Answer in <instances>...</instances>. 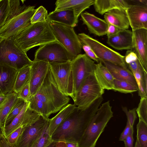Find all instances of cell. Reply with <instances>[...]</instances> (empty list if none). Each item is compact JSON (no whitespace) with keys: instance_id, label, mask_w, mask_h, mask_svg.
Segmentation results:
<instances>
[{"instance_id":"obj_32","label":"cell","mask_w":147,"mask_h":147,"mask_svg":"<svg viewBox=\"0 0 147 147\" xmlns=\"http://www.w3.org/2000/svg\"><path fill=\"white\" fill-rule=\"evenodd\" d=\"M26 102L27 101L22 98L18 97L17 100L12 107L7 117L4 127L10 123L19 114Z\"/></svg>"},{"instance_id":"obj_21","label":"cell","mask_w":147,"mask_h":147,"mask_svg":"<svg viewBox=\"0 0 147 147\" xmlns=\"http://www.w3.org/2000/svg\"><path fill=\"white\" fill-rule=\"evenodd\" d=\"M46 21L54 22L74 28L78 22L74 11L65 10L58 11H53L49 13Z\"/></svg>"},{"instance_id":"obj_2","label":"cell","mask_w":147,"mask_h":147,"mask_svg":"<svg viewBox=\"0 0 147 147\" xmlns=\"http://www.w3.org/2000/svg\"><path fill=\"white\" fill-rule=\"evenodd\" d=\"M103 100L102 96L96 100L84 110H75L56 129L51 136L53 141L78 142L89 122L96 113Z\"/></svg>"},{"instance_id":"obj_4","label":"cell","mask_w":147,"mask_h":147,"mask_svg":"<svg viewBox=\"0 0 147 147\" xmlns=\"http://www.w3.org/2000/svg\"><path fill=\"white\" fill-rule=\"evenodd\" d=\"M13 38L16 44L26 53L34 47L57 41L47 21L31 24Z\"/></svg>"},{"instance_id":"obj_47","label":"cell","mask_w":147,"mask_h":147,"mask_svg":"<svg viewBox=\"0 0 147 147\" xmlns=\"http://www.w3.org/2000/svg\"><path fill=\"white\" fill-rule=\"evenodd\" d=\"M56 141H53L47 147H55L56 144Z\"/></svg>"},{"instance_id":"obj_10","label":"cell","mask_w":147,"mask_h":147,"mask_svg":"<svg viewBox=\"0 0 147 147\" xmlns=\"http://www.w3.org/2000/svg\"><path fill=\"white\" fill-rule=\"evenodd\" d=\"M71 61L62 63H49V67L60 91L74 100V85Z\"/></svg>"},{"instance_id":"obj_46","label":"cell","mask_w":147,"mask_h":147,"mask_svg":"<svg viewBox=\"0 0 147 147\" xmlns=\"http://www.w3.org/2000/svg\"><path fill=\"white\" fill-rule=\"evenodd\" d=\"M7 96V94L0 95V105L5 100Z\"/></svg>"},{"instance_id":"obj_18","label":"cell","mask_w":147,"mask_h":147,"mask_svg":"<svg viewBox=\"0 0 147 147\" xmlns=\"http://www.w3.org/2000/svg\"><path fill=\"white\" fill-rule=\"evenodd\" d=\"M18 70L0 64V95L13 92L16 77Z\"/></svg>"},{"instance_id":"obj_13","label":"cell","mask_w":147,"mask_h":147,"mask_svg":"<svg viewBox=\"0 0 147 147\" xmlns=\"http://www.w3.org/2000/svg\"><path fill=\"white\" fill-rule=\"evenodd\" d=\"M49 119L41 115L34 123L26 127L15 144L16 147H32L41 135Z\"/></svg>"},{"instance_id":"obj_40","label":"cell","mask_w":147,"mask_h":147,"mask_svg":"<svg viewBox=\"0 0 147 147\" xmlns=\"http://www.w3.org/2000/svg\"><path fill=\"white\" fill-rule=\"evenodd\" d=\"M82 44V43H81ZM82 44V48L85 53V54L90 59L96 61L97 63L100 62L97 57L90 47L87 45Z\"/></svg>"},{"instance_id":"obj_44","label":"cell","mask_w":147,"mask_h":147,"mask_svg":"<svg viewBox=\"0 0 147 147\" xmlns=\"http://www.w3.org/2000/svg\"><path fill=\"white\" fill-rule=\"evenodd\" d=\"M65 142L67 147H78V142L70 141Z\"/></svg>"},{"instance_id":"obj_12","label":"cell","mask_w":147,"mask_h":147,"mask_svg":"<svg viewBox=\"0 0 147 147\" xmlns=\"http://www.w3.org/2000/svg\"><path fill=\"white\" fill-rule=\"evenodd\" d=\"M71 65L74 99L76 92L84 81L94 73L96 64L85 54H80L71 61Z\"/></svg>"},{"instance_id":"obj_33","label":"cell","mask_w":147,"mask_h":147,"mask_svg":"<svg viewBox=\"0 0 147 147\" xmlns=\"http://www.w3.org/2000/svg\"><path fill=\"white\" fill-rule=\"evenodd\" d=\"M136 129L137 138L140 147H147V124L139 119Z\"/></svg>"},{"instance_id":"obj_20","label":"cell","mask_w":147,"mask_h":147,"mask_svg":"<svg viewBox=\"0 0 147 147\" xmlns=\"http://www.w3.org/2000/svg\"><path fill=\"white\" fill-rule=\"evenodd\" d=\"M107 43L117 50L133 49L134 47L132 31L128 29L123 30L108 37Z\"/></svg>"},{"instance_id":"obj_19","label":"cell","mask_w":147,"mask_h":147,"mask_svg":"<svg viewBox=\"0 0 147 147\" xmlns=\"http://www.w3.org/2000/svg\"><path fill=\"white\" fill-rule=\"evenodd\" d=\"M95 0H57L55 11L68 10L74 11L77 18L86 9L93 5Z\"/></svg>"},{"instance_id":"obj_5","label":"cell","mask_w":147,"mask_h":147,"mask_svg":"<svg viewBox=\"0 0 147 147\" xmlns=\"http://www.w3.org/2000/svg\"><path fill=\"white\" fill-rule=\"evenodd\" d=\"M109 101L102 104L89 122L81 138L78 147H95L100 136L113 116Z\"/></svg>"},{"instance_id":"obj_25","label":"cell","mask_w":147,"mask_h":147,"mask_svg":"<svg viewBox=\"0 0 147 147\" xmlns=\"http://www.w3.org/2000/svg\"><path fill=\"white\" fill-rule=\"evenodd\" d=\"M101 62L109 70L115 79L127 81L138 87L133 74L128 69L106 61Z\"/></svg>"},{"instance_id":"obj_27","label":"cell","mask_w":147,"mask_h":147,"mask_svg":"<svg viewBox=\"0 0 147 147\" xmlns=\"http://www.w3.org/2000/svg\"><path fill=\"white\" fill-rule=\"evenodd\" d=\"M18 98L17 94L14 92L9 93L5 100L0 105V136L1 129L4 127L7 117Z\"/></svg>"},{"instance_id":"obj_39","label":"cell","mask_w":147,"mask_h":147,"mask_svg":"<svg viewBox=\"0 0 147 147\" xmlns=\"http://www.w3.org/2000/svg\"><path fill=\"white\" fill-rule=\"evenodd\" d=\"M18 96L28 102L30 97L29 82L24 85L17 94Z\"/></svg>"},{"instance_id":"obj_22","label":"cell","mask_w":147,"mask_h":147,"mask_svg":"<svg viewBox=\"0 0 147 147\" xmlns=\"http://www.w3.org/2000/svg\"><path fill=\"white\" fill-rule=\"evenodd\" d=\"M104 20L109 24L115 26L122 29H128L129 21L125 10L114 9L104 14Z\"/></svg>"},{"instance_id":"obj_1","label":"cell","mask_w":147,"mask_h":147,"mask_svg":"<svg viewBox=\"0 0 147 147\" xmlns=\"http://www.w3.org/2000/svg\"><path fill=\"white\" fill-rule=\"evenodd\" d=\"M69 100L59 89L49 67L42 85L28 102L30 108L49 118L67 105Z\"/></svg>"},{"instance_id":"obj_36","label":"cell","mask_w":147,"mask_h":147,"mask_svg":"<svg viewBox=\"0 0 147 147\" xmlns=\"http://www.w3.org/2000/svg\"><path fill=\"white\" fill-rule=\"evenodd\" d=\"M47 11L43 6H40L36 9L31 19V24L43 22L46 21Z\"/></svg>"},{"instance_id":"obj_37","label":"cell","mask_w":147,"mask_h":147,"mask_svg":"<svg viewBox=\"0 0 147 147\" xmlns=\"http://www.w3.org/2000/svg\"><path fill=\"white\" fill-rule=\"evenodd\" d=\"M136 112L139 119L147 124V97L141 98L138 107L136 108Z\"/></svg>"},{"instance_id":"obj_49","label":"cell","mask_w":147,"mask_h":147,"mask_svg":"<svg viewBox=\"0 0 147 147\" xmlns=\"http://www.w3.org/2000/svg\"><path fill=\"white\" fill-rule=\"evenodd\" d=\"M3 38H2L0 37V42L3 40Z\"/></svg>"},{"instance_id":"obj_3","label":"cell","mask_w":147,"mask_h":147,"mask_svg":"<svg viewBox=\"0 0 147 147\" xmlns=\"http://www.w3.org/2000/svg\"><path fill=\"white\" fill-rule=\"evenodd\" d=\"M10 9L7 20L0 29V37L13 38L31 24L35 6L20 5L19 0H9Z\"/></svg>"},{"instance_id":"obj_9","label":"cell","mask_w":147,"mask_h":147,"mask_svg":"<svg viewBox=\"0 0 147 147\" xmlns=\"http://www.w3.org/2000/svg\"><path fill=\"white\" fill-rule=\"evenodd\" d=\"M78 36L82 44L89 46L100 62L107 61L128 69L124 56L84 33L78 34Z\"/></svg>"},{"instance_id":"obj_14","label":"cell","mask_w":147,"mask_h":147,"mask_svg":"<svg viewBox=\"0 0 147 147\" xmlns=\"http://www.w3.org/2000/svg\"><path fill=\"white\" fill-rule=\"evenodd\" d=\"M132 31L147 29V6L140 4L130 5L125 10Z\"/></svg>"},{"instance_id":"obj_23","label":"cell","mask_w":147,"mask_h":147,"mask_svg":"<svg viewBox=\"0 0 147 147\" xmlns=\"http://www.w3.org/2000/svg\"><path fill=\"white\" fill-rule=\"evenodd\" d=\"M94 74L98 82L103 89H113L115 79L101 62L100 61L96 64Z\"/></svg>"},{"instance_id":"obj_42","label":"cell","mask_w":147,"mask_h":147,"mask_svg":"<svg viewBox=\"0 0 147 147\" xmlns=\"http://www.w3.org/2000/svg\"><path fill=\"white\" fill-rule=\"evenodd\" d=\"M108 24L107 30L106 35L107 37L114 35L120 31L123 30L121 29L118 27L111 24Z\"/></svg>"},{"instance_id":"obj_28","label":"cell","mask_w":147,"mask_h":147,"mask_svg":"<svg viewBox=\"0 0 147 147\" xmlns=\"http://www.w3.org/2000/svg\"><path fill=\"white\" fill-rule=\"evenodd\" d=\"M30 65L18 70L15 83L13 92L17 94L20 90L29 82Z\"/></svg>"},{"instance_id":"obj_17","label":"cell","mask_w":147,"mask_h":147,"mask_svg":"<svg viewBox=\"0 0 147 147\" xmlns=\"http://www.w3.org/2000/svg\"><path fill=\"white\" fill-rule=\"evenodd\" d=\"M80 15L83 24L86 26L90 33L99 36L106 34L108 24L104 20L87 12Z\"/></svg>"},{"instance_id":"obj_31","label":"cell","mask_w":147,"mask_h":147,"mask_svg":"<svg viewBox=\"0 0 147 147\" xmlns=\"http://www.w3.org/2000/svg\"><path fill=\"white\" fill-rule=\"evenodd\" d=\"M123 93H131L138 91V87L124 81L115 79L114 88L113 90Z\"/></svg>"},{"instance_id":"obj_38","label":"cell","mask_w":147,"mask_h":147,"mask_svg":"<svg viewBox=\"0 0 147 147\" xmlns=\"http://www.w3.org/2000/svg\"><path fill=\"white\" fill-rule=\"evenodd\" d=\"M136 109V108H134L128 111L126 107H122L123 111L126 115L127 120L129 122L132 127H133L135 120L137 118Z\"/></svg>"},{"instance_id":"obj_6","label":"cell","mask_w":147,"mask_h":147,"mask_svg":"<svg viewBox=\"0 0 147 147\" xmlns=\"http://www.w3.org/2000/svg\"><path fill=\"white\" fill-rule=\"evenodd\" d=\"M32 62L16 44L13 38L3 39L0 42V64L19 70L31 65Z\"/></svg>"},{"instance_id":"obj_15","label":"cell","mask_w":147,"mask_h":147,"mask_svg":"<svg viewBox=\"0 0 147 147\" xmlns=\"http://www.w3.org/2000/svg\"><path fill=\"white\" fill-rule=\"evenodd\" d=\"M49 67V64L47 62L41 61H33L30 65L29 98L36 93L42 85Z\"/></svg>"},{"instance_id":"obj_16","label":"cell","mask_w":147,"mask_h":147,"mask_svg":"<svg viewBox=\"0 0 147 147\" xmlns=\"http://www.w3.org/2000/svg\"><path fill=\"white\" fill-rule=\"evenodd\" d=\"M133 49L144 71L147 72V29L132 31Z\"/></svg>"},{"instance_id":"obj_48","label":"cell","mask_w":147,"mask_h":147,"mask_svg":"<svg viewBox=\"0 0 147 147\" xmlns=\"http://www.w3.org/2000/svg\"><path fill=\"white\" fill-rule=\"evenodd\" d=\"M134 147H140L139 142L138 139L137 138Z\"/></svg>"},{"instance_id":"obj_24","label":"cell","mask_w":147,"mask_h":147,"mask_svg":"<svg viewBox=\"0 0 147 147\" xmlns=\"http://www.w3.org/2000/svg\"><path fill=\"white\" fill-rule=\"evenodd\" d=\"M129 5L124 0H95L93 5L95 11L103 15L114 9L125 10Z\"/></svg>"},{"instance_id":"obj_11","label":"cell","mask_w":147,"mask_h":147,"mask_svg":"<svg viewBox=\"0 0 147 147\" xmlns=\"http://www.w3.org/2000/svg\"><path fill=\"white\" fill-rule=\"evenodd\" d=\"M73 59L67 50L57 41L40 46L34 55L33 61H41L49 63H62Z\"/></svg>"},{"instance_id":"obj_34","label":"cell","mask_w":147,"mask_h":147,"mask_svg":"<svg viewBox=\"0 0 147 147\" xmlns=\"http://www.w3.org/2000/svg\"><path fill=\"white\" fill-rule=\"evenodd\" d=\"M49 119L46 122L41 135L32 147H47L53 141L48 130Z\"/></svg>"},{"instance_id":"obj_43","label":"cell","mask_w":147,"mask_h":147,"mask_svg":"<svg viewBox=\"0 0 147 147\" xmlns=\"http://www.w3.org/2000/svg\"><path fill=\"white\" fill-rule=\"evenodd\" d=\"M133 127H131L129 122L127 120L126 127L121 133L119 138V140L123 141L128 134L130 129Z\"/></svg>"},{"instance_id":"obj_35","label":"cell","mask_w":147,"mask_h":147,"mask_svg":"<svg viewBox=\"0 0 147 147\" xmlns=\"http://www.w3.org/2000/svg\"><path fill=\"white\" fill-rule=\"evenodd\" d=\"M10 9L9 0H0V29L4 24Z\"/></svg>"},{"instance_id":"obj_26","label":"cell","mask_w":147,"mask_h":147,"mask_svg":"<svg viewBox=\"0 0 147 147\" xmlns=\"http://www.w3.org/2000/svg\"><path fill=\"white\" fill-rule=\"evenodd\" d=\"M76 107L74 104H67L55 116L49 119L48 130L51 136L57 127L75 110Z\"/></svg>"},{"instance_id":"obj_29","label":"cell","mask_w":147,"mask_h":147,"mask_svg":"<svg viewBox=\"0 0 147 147\" xmlns=\"http://www.w3.org/2000/svg\"><path fill=\"white\" fill-rule=\"evenodd\" d=\"M144 71L142 66H141L133 74L138 86V94L141 98L147 97V86L144 82Z\"/></svg>"},{"instance_id":"obj_7","label":"cell","mask_w":147,"mask_h":147,"mask_svg":"<svg viewBox=\"0 0 147 147\" xmlns=\"http://www.w3.org/2000/svg\"><path fill=\"white\" fill-rule=\"evenodd\" d=\"M104 93L94 73L86 78L76 92L74 104L78 110H85Z\"/></svg>"},{"instance_id":"obj_30","label":"cell","mask_w":147,"mask_h":147,"mask_svg":"<svg viewBox=\"0 0 147 147\" xmlns=\"http://www.w3.org/2000/svg\"><path fill=\"white\" fill-rule=\"evenodd\" d=\"M125 62L133 74L141 66L138 56L133 49L128 50L124 56Z\"/></svg>"},{"instance_id":"obj_45","label":"cell","mask_w":147,"mask_h":147,"mask_svg":"<svg viewBox=\"0 0 147 147\" xmlns=\"http://www.w3.org/2000/svg\"><path fill=\"white\" fill-rule=\"evenodd\" d=\"M55 147H67L65 142L63 141L56 142Z\"/></svg>"},{"instance_id":"obj_41","label":"cell","mask_w":147,"mask_h":147,"mask_svg":"<svg viewBox=\"0 0 147 147\" xmlns=\"http://www.w3.org/2000/svg\"><path fill=\"white\" fill-rule=\"evenodd\" d=\"M133 132L134 129L133 127L131 128L128 134L123 141L125 144V147H133Z\"/></svg>"},{"instance_id":"obj_8","label":"cell","mask_w":147,"mask_h":147,"mask_svg":"<svg viewBox=\"0 0 147 147\" xmlns=\"http://www.w3.org/2000/svg\"><path fill=\"white\" fill-rule=\"evenodd\" d=\"M49 24L56 41L67 50L73 59L80 54L82 44L73 28L54 22H49Z\"/></svg>"}]
</instances>
